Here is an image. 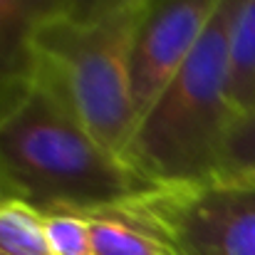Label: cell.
I'll use <instances>...</instances> for the list:
<instances>
[{
	"label": "cell",
	"mask_w": 255,
	"mask_h": 255,
	"mask_svg": "<svg viewBox=\"0 0 255 255\" xmlns=\"http://www.w3.org/2000/svg\"><path fill=\"white\" fill-rule=\"evenodd\" d=\"M248 176H255V102L241 114H236L228 136L223 141V151L213 178H248Z\"/></svg>",
	"instance_id": "cell-10"
},
{
	"label": "cell",
	"mask_w": 255,
	"mask_h": 255,
	"mask_svg": "<svg viewBox=\"0 0 255 255\" xmlns=\"http://www.w3.org/2000/svg\"><path fill=\"white\" fill-rule=\"evenodd\" d=\"M0 255H52L45 216L27 203L0 196Z\"/></svg>",
	"instance_id": "cell-8"
},
{
	"label": "cell",
	"mask_w": 255,
	"mask_h": 255,
	"mask_svg": "<svg viewBox=\"0 0 255 255\" xmlns=\"http://www.w3.org/2000/svg\"><path fill=\"white\" fill-rule=\"evenodd\" d=\"M117 208L151 228L176 255H255L251 178L151 188Z\"/></svg>",
	"instance_id": "cell-4"
},
{
	"label": "cell",
	"mask_w": 255,
	"mask_h": 255,
	"mask_svg": "<svg viewBox=\"0 0 255 255\" xmlns=\"http://www.w3.org/2000/svg\"><path fill=\"white\" fill-rule=\"evenodd\" d=\"M136 15L139 2L92 20L62 15L40 32L35 45V77L122 159L139 124L131 92Z\"/></svg>",
	"instance_id": "cell-3"
},
{
	"label": "cell",
	"mask_w": 255,
	"mask_h": 255,
	"mask_svg": "<svg viewBox=\"0 0 255 255\" xmlns=\"http://www.w3.org/2000/svg\"><path fill=\"white\" fill-rule=\"evenodd\" d=\"M92 228V255H176L169 246L124 208L85 213Z\"/></svg>",
	"instance_id": "cell-7"
},
{
	"label": "cell",
	"mask_w": 255,
	"mask_h": 255,
	"mask_svg": "<svg viewBox=\"0 0 255 255\" xmlns=\"http://www.w3.org/2000/svg\"><path fill=\"white\" fill-rule=\"evenodd\" d=\"M248 178H251V181H255V176H248Z\"/></svg>",
	"instance_id": "cell-13"
},
{
	"label": "cell",
	"mask_w": 255,
	"mask_h": 255,
	"mask_svg": "<svg viewBox=\"0 0 255 255\" xmlns=\"http://www.w3.org/2000/svg\"><path fill=\"white\" fill-rule=\"evenodd\" d=\"M221 0H141L131 37V92L139 119L191 57Z\"/></svg>",
	"instance_id": "cell-5"
},
{
	"label": "cell",
	"mask_w": 255,
	"mask_h": 255,
	"mask_svg": "<svg viewBox=\"0 0 255 255\" xmlns=\"http://www.w3.org/2000/svg\"><path fill=\"white\" fill-rule=\"evenodd\" d=\"M70 7L72 0H0V109L32 82L37 37Z\"/></svg>",
	"instance_id": "cell-6"
},
{
	"label": "cell",
	"mask_w": 255,
	"mask_h": 255,
	"mask_svg": "<svg viewBox=\"0 0 255 255\" xmlns=\"http://www.w3.org/2000/svg\"><path fill=\"white\" fill-rule=\"evenodd\" d=\"M2 198H5V196H2Z\"/></svg>",
	"instance_id": "cell-14"
},
{
	"label": "cell",
	"mask_w": 255,
	"mask_h": 255,
	"mask_svg": "<svg viewBox=\"0 0 255 255\" xmlns=\"http://www.w3.org/2000/svg\"><path fill=\"white\" fill-rule=\"evenodd\" d=\"M146 191L40 77L0 109V196L40 213H97Z\"/></svg>",
	"instance_id": "cell-1"
},
{
	"label": "cell",
	"mask_w": 255,
	"mask_h": 255,
	"mask_svg": "<svg viewBox=\"0 0 255 255\" xmlns=\"http://www.w3.org/2000/svg\"><path fill=\"white\" fill-rule=\"evenodd\" d=\"M42 216L52 255H92V228L85 213L55 211Z\"/></svg>",
	"instance_id": "cell-11"
},
{
	"label": "cell",
	"mask_w": 255,
	"mask_h": 255,
	"mask_svg": "<svg viewBox=\"0 0 255 255\" xmlns=\"http://www.w3.org/2000/svg\"><path fill=\"white\" fill-rule=\"evenodd\" d=\"M231 99L236 114L255 102V0H243L233 37V82Z\"/></svg>",
	"instance_id": "cell-9"
},
{
	"label": "cell",
	"mask_w": 255,
	"mask_h": 255,
	"mask_svg": "<svg viewBox=\"0 0 255 255\" xmlns=\"http://www.w3.org/2000/svg\"><path fill=\"white\" fill-rule=\"evenodd\" d=\"M241 2H218L201 42L134 129L124 164L149 188L188 186L216 176L236 119L231 82Z\"/></svg>",
	"instance_id": "cell-2"
},
{
	"label": "cell",
	"mask_w": 255,
	"mask_h": 255,
	"mask_svg": "<svg viewBox=\"0 0 255 255\" xmlns=\"http://www.w3.org/2000/svg\"><path fill=\"white\" fill-rule=\"evenodd\" d=\"M141 0H72V7L67 15L77 17V20H92V17H102L107 12L136 5Z\"/></svg>",
	"instance_id": "cell-12"
}]
</instances>
